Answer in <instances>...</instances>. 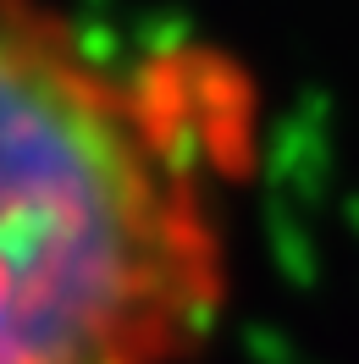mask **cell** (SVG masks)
<instances>
[{"mask_svg":"<svg viewBox=\"0 0 359 364\" xmlns=\"http://www.w3.org/2000/svg\"><path fill=\"white\" fill-rule=\"evenodd\" d=\"M254 155L227 50L0 0V364H194L232 309Z\"/></svg>","mask_w":359,"mask_h":364,"instance_id":"1","label":"cell"}]
</instances>
